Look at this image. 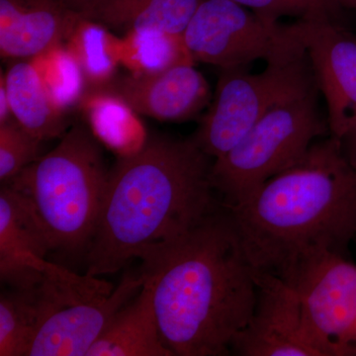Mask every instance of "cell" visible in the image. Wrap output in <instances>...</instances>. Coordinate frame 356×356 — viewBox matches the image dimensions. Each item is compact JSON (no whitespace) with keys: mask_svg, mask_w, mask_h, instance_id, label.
<instances>
[{"mask_svg":"<svg viewBox=\"0 0 356 356\" xmlns=\"http://www.w3.org/2000/svg\"><path fill=\"white\" fill-rule=\"evenodd\" d=\"M308 8L310 19L336 20L341 6L336 0H300Z\"/></svg>","mask_w":356,"mask_h":356,"instance_id":"d4e9b609","label":"cell"},{"mask_svg":"<svg viewBox=\"0 0 356 356\" xmlns=\"http://www.w3.org/2000/svg\"><path fill=\"white\" fill-rule=\"evenodd\" d=\"M318 88L280 103L228 153L213 161L211 182L228 207L240 205L305 156L330 132L318 106Z\"/></svg>","mask_w":356,"mask_h":356,"instance_id":"5b68a950","label":"cell"},{"mask_svg":"<svg viewBox=\"0 0 356 356\" xmlns=\"http://www.w3.org/2000/svg\"><path fill=\"white\" fill-rule=\"evenodd\" d=\"M186 62L193 60L180 35L136 30L121 38V65L134 76H153Z\"/></svg>","mask_w":356,"mask_h":356,"instance_id":"ffe728a7","label":"cell"},{"mask_svg":"<svg viewBox=\"0 0 356 356\" xmlns=\"http://www.w3.org/2000/svg\"><path fill=\"white\" fill-rule=\"evenodd\" d=\"M298 294L312 324L348 355H356V264L344 255H312L281 278Z\"/></svg>","mask_w":356,"mask_h":356,"instance_id":"30bf717a","label":"cell"},{"mask_svg":"<svg viewBox=\"0 0 356 356\" xmlns=\"http://www.w3.org/2000/svg\"><path fill=\"white\" fill-rule=\"evenodd\" d=\"M58 1L64 4L70 10L79 13V15H84L93 7L97 6L102 0H58Z\"/></svg>","mask_w":356,"mask_h":356,"instance_id":"83f0119b","label":"cell"},{"mask_svg":"<svg viewBox=\"0 0 356 356\" xmlns=\"http://www.w3.org/2000/svg\"><path fill=\"white\" fill-rule=\"evenodd\" d=\"M41 140L14 119L0 125V180L8 184L39 158Z\"/></svg>","mask_w":356,"mask_h":356,"instance_id":"603a6c76","label":"cell"},{"mask_svg":"<svg viewBox=\"0 0 356 356\" xmlns=\"http://www.w3.org/2000/svg\"><path fill=\"white\" fill-rule=\"evenodd\" d=\"M50 235L32 204L10 185L0 191V280L13 289L38 286Z\"/></svg>","mask_w":356,"mask_h":356,"instance_id":"4fadbf2b","label":"cell"},{"mask_svg":"<svg viewBox=\"0 0 356 356\" xmlns=\"http://www.w3.org/2000/svg\"><path fill=\"white\" fill-rule=\"evenodd\" d=\"M173 355L222 356L254 313L255 270L227 205L143 262Z\"/></svg>","mask_w":356,"mask_h":356,"instance_id":"7a4b0ae2","label":"cell"},{"mask_svg":"<svg viewBox=\"0 0 356 356\" xmlns=\"http://www.w3.org/2000/svg\"><path fill=\"white\" fill-rule=\"evenodd\" d=\"M65 44L81 65L89 88H103L114 81L121 65V38L108 28L81 15Z\"/></svg>","mask_w":356,"mask_h":356,"instance_id":"d6986e66","label":"cell"},{"mask_svg":"<svg viewBox=\"0 0 356 356\" xmlns=\"http://www.w3.org/2000/svg\"><path fill=\"white\" fill-rule=\"evenodd\" d=\"M79 108L93 135L119 158L137 154L149 139L139 114L107 89L88 90Z\"/></svg>","mask_w":356,"mask_h":356,"instance_id":"ac0fdd59","label":"cell"},{"mask_svg":"<svg viewBox=\"0 0 356 356\" xmlns=\"http://www.w3.org/2000/svg\"><path fill=\"white\" fill-rule=\"evenodd\" d=\"M257 298L248 325L232 344L241 356H346L312 324L298 294L273 274L255 273Z\"/></svg>","mask_w":356,"mask_h":356,"instance_id":"9c48e42d","label":"cell"},{"mask_svg":"<svg viewBox=\"0 0 356 356\" xmlns=\"http://www.w3.org/2000/svg\"><path fill=\"white\" fill-rule=\"evenodd\" d=\"M229 208L255 273L283 278L312 255L346 257L356 235L355 168L331 135Z\"/></svg>","mask_w":356,"mask_h":356,"instance_id":"3957f363","label":"cell"},{"mask_svg":"<svg viewBox=\"0 0 356 356\" xmlns=\"http://www.w3.org/2000/svg\"><path fill=\"white\" fill-rule=\"evenodd\" d=\"M32 60L60 109L67 113L79 107L88 84L81 65L65 44H58Z\"/></svg>","mask_w":356,"mask_h":356,"instance_id":"7402d4cb","label":"cell"},{"mask_svg":"<svg viewBox=\"0 0 356 356\" xmlns=\"http://www.w3.org/2000/svg\"><path fill=\"white\" fill-rule=\"evenodd\" d=\"M13 119L11 113L10 102H9L8 93H7L6 79L3 72L0 74V125Z\"/></svg>","mask_w":356,"mask_h":356,"instance_id":"4316f807","label":"cell"},{"mask_svg":"<svg viewBox=\"0 0 356 356\" xmlns=\"http://www.w3.org/2000/svg\"><path fill=\"white\" fill-rule=\"evenodd\" d=\"M86 356H175L161 339L149 281L144 278L136 298L117 313Z\"/></svg>","mask_w":356,"mask_h":356,"instance_id":"9a60e30c","label":"cell"},{"mask_svg":"<svg viewBox=\"0 0 356 356\" xmlns=\"http://www.w3.org/2000/svg\"><path fill=\"white\" fill-rule=\"evenodd\" d=\"M211 159L193 138L165 136L119 158L86 250V273L111 274L134 259L146 261L222 207L211 182Z\"/></svg>","mask_w":356,"mask_h":356,"instance_id":"6da1fadb","label":"cell"},{"mask_svg":"<svg viewBox=\"0 0 356 356\" xmlns=\"http://www.w3.org/2000/svg\"><path fill=\"white\" fill-rule=\"evenodd\" d=\"M341 146L346 156L350 159V163L356 159V119L353 122L346 133L343 134L341 139Z\"/></svg>","mask_w":356,"mask_h":356,"instance_id":"484cf974","label":"cell"},{"mask_svg":"<svg viewBox=\"0 0 356 356\" xmlns=\"http://www.w3.org/2000/svg\"><path fill=\"white\" fill-rule=\"evenodd\" d=\"M14 120L41 140L62 137L67 113L58 106L32 60H13L4 72Z\"/></svg>","mask_w":356,"mask_h":356,"instance_id":"2e32d148","label":"cell"},{"mask_svg":"<svg viewBox=\"0 0 356 356\" xmlns=\"http://www.w3.org/2000/svg\"><path fill=\"white\" fill-rule=\"evenodd\" d=\"M202 0H102L83 17L111 31L156 30L182 36Z\"/></svg>","mask_w":356,"mask_h":356,"instance_id":"e0dca14e","label":"cell"},{"mask_svg":"<svg viewBox=\"0 0 356 356\" xmlns=\"http://www.w3.org/2000/svg\"><path fill=\"white\" fill-rule=\"evenodd\" d=\"M194 63L247 67L306 51L301 21L281 25L231 0H202L182 35Z\"/></svg>","mask_w":356,"mask_h":356,"instance_id":"ba28073f","label":"cell"},{"mask_svg":"<svg viewBox=\"0 0 356 356\" xmlns=\"http://www.w3.org/2000/svg\"><path fill=\"white\" fill-rule=\"evenodd\" d=\"M81 15L58 0H0V55L32 60L65 44Z\"/></svg>","mask_w":356,"mask_h":356,"instance_id":"5bb4252c","label":"cell"},{"mask_svg":"<svg viewBox=\"0 0 356 356\" xmlns=\"http://www.w3.org/2000/svg\"><path fill=\"white\" fill-rule=\"evenodd\" d=\"M250 9L264 19L278 22L283 16L310 19L308 8L300 0H231Z\"/></svg>","mask_w":356,"mask_h":356,"instance_id":"cb8c5ba5","label":"cell"},{"mask_svg":"<svg viewBox=\"0 0 356 356\" xmlns=\"http://www.w3.org/2000/svg\"><path fill=\"white\" fill-rule=\"evenodd\" d=\"M330 134L341 139L356 119V38L336 20L300 19Z\"/></svg>","mask_w":356,"mask_h":356,"instance_id":"8fae6325","label":"cell"},{"mask_svg":"<svg viewBox=\"0 0 356 356\" xmlns=\"http://www.w3.org/2000/svg\"><path fill=\"white\" fill-rule=\"evenodd\" d=\"M194 65L182 63L153 76L128 74L103 88L120 96L139 115L159 121L191 120L208 108L213 96Z\"/></svg>","mask_w":356,"mask_h":356,"instance_id":"7c38bea8","label":"cell"},{"mask_svg":"<svg viewBox=\"0 0 356 356\" xmlns=\"http://www.w3.org/2000/svg\"><path fill=\"white\" fill-rule=\"evenodd\" d=\"M143 284L140 273H126L114 288L98 276L79 275L44 262L43 277L37 286L39 324L28 356L88 355Z\"/></svg>","mask_w":356,"mask_h":356,"instance_id":"8992f818","label":"cell"},{"mask_svg":"<svg viewBox=\"0 0 356 356\" xmlns=\"http://www.w3.org/2000/svg\"><path fill=\"white\" fill-rule=\"evenodd\" d=\"M353 166H355V172H356V159L355 161H353Z\"/></svg>","mask_w":356,"mask_h":356,"instance_id":"f546056e","label":"cell"},{"mask_svg":"<svg viewBox=\"0 0 356 356\" xmlns=\"http://www.w3.org/2000/svg\"><path fill=\"white\" fill-rule=\"evenodd\" d=\"M40 318L37 286L0 297V356H28Z\"/></svg>","mask_w":356,"mask_h":356,"instance_id":"44dd1931","label":"cell"},{"mask_svg":"<svg viewBox=\"0 0 356 356\" xmlns=\"http://www.w3.org/2000/svg\"><path fill=\"white\" fill-rule=\"evenodd\" d=\"M317 88L306 51L267 63L259 74H250L247 67L220 70L216 90L192 138L216 159L273 107Z\"/></svg>","mask_w":356,"mask_h":356,"instance_id":"52a82bcc","label":"cell"},{"mask_svg":"<svg viewBox=\"0 0 356 356\" xmlns=\"http://www.w3.org/2000/svg\"><path fill=\"white\" fill-rule=\"evenodd\" d=\"M108 173L99 140L76 124L8 185L32 204L55 250L76 252L88 250L95 234Z\"/></svg>","mask_w":356,"mask_h":356,"instance_id":"277c9868","label":"cell"},{"mask_svg":"<svg viewBox=\"0 0 356 356\" xmlns=\"http://www.w3.org/2000/svg\"><path fill=\"white\" fill-rule=\"evenodd\" d=\"M337 4L341 7H350L356 8V0H336Z\"/></svg>","mask_w":356,"mask_h":356,"instance_id":"f1b7e54d","label":"cell"}]
</instances>
